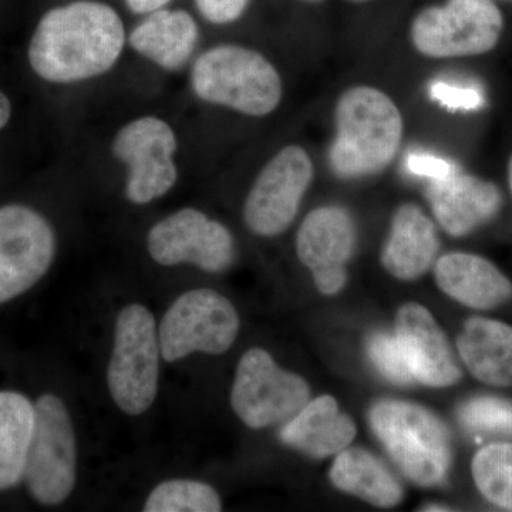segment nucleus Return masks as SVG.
<instances>
[{"label": "nucleus", "instance_id": "21", "mask_svg": "<svg viewBox=\"0 0 512 512\" xmlns=\"http://www.w3.org/2000/svg\"><path fill=\"white\" fill-rule=\"evenodd\" d=\"M457 349L477 380L512 387V326L494 319L471 318L458 336Z\"/></svg>", "mask_w": 512, "mask_h": 512}, {"label": "nucleus", "instance_id": "33", "mask_svg": "<svg viewBox=\"0 0 512 512\" xmlns=\"http://www.w3.org/2000/svg\"><path fill=\"white\" fill-rule=\"evenodd\" d=\"M423 511H450V508L443 507V505H429V508H423Z\"/></svg>", "mask_w": 512, "mask_h": 512}, {"label": "nucleus", "instance_id": "12", "mask_svg": "<svg viewBox=\"0 0 512 512\" xmlns=\"http://www.w3.org/2000/svg\"><path fill=\"white\" fill-rule=\"evenodd\" d=\"M57 232L36 208L0 207V305L15 301L47 275L57 255Z\"/></svg>", "mask_w": 512, "mask_h": 512}, {"label": "nucleus", "instance_id": "31", "mask_svg": "<svg viewBox=\"0 0 512 512\" xmlns=\"http://www.w3.org/2000/svg\"><path fill=\"white\" fill-rule=\"evenodd\" d=\"M127 8L136 15H150L163 8H167L173 0H124Z\"/></svg>", "mask_w": 512, "mask_h": 512}, {"label": "nucleus", "instance_id": "23", "mask_svg": "<svg viewBox=\"0 0 512 512\" xmlns=\"http://www.w3.org/2000/svg\"><path fill=\"white\" fill-rule=\"evenodd\" d=\"M35 421V402L15 390H0V493L23 484Z\"/></svg>", "mask_w": 512, "mask_h": 512}, {"label": "nucleus", "instance_id": "13", "mask_svg": "<svg viewBox=\"0 0 512 512\" xmlns=\"http://www.w3.org/2000/svg\"><path fill=\"white\" fill-rule=\"evenodd\" d=\"M315 168L301 146L279 150L258 174L244 202V222L256 237L275 238L291 227Z\"/></svg>", "mask_w": 512, "mask_h": 512}, {"label": "nucleus", "instance_id": "11", "mask_svg": "<svg viewBox=\"0 0 512 512\" xmlns=\"http://www.w3.org/2000/svg\"><path fill=\"white\" fill-rule=\"evenodd\" d=\"M503 13L493 0H447L421 10L410 26L417 52L431 59L478 56L497 46Z\"/></svg>", "mask_w": 512, "mask_h": 512}, {"label": "nucleus", "instance_id": "24", "mask_svg": "<svg viewBox=\"0 0 512 512\" xmlns=\"http://www.w3.org/2000/svg\"><path fill=\"white\" fill-rule=\"evenodd\" d=\"M224 503L217 488L194 477H171L148 491L141 510L146 512H218Z\"/></svg>", "mask_w": 512, "mask_h": 512}, {"label": "nucleus", "instance_id": "19", "mask_svg": "<svg viewBox=\"0 0 512 512\" xmlns=\"http://www.w3.org/2000/svg\"><path fill=\"white\" fill-rule=\"evenodd\" d=\"M434 275L441 291L478 311H490L512 298L507 276L483 256L464 252L441 256Z\"/></svg>", "mask_w": 512, "mask_h": 512}, {"label": "nucleus", "instance_id": "34", "mask_svg": "<svg viewBox=\"0 0 512 512\" xmlns=\"http://www.w3.org/2000/svg\"><path fill=\"white\" fill-rule=\"evenodd\" d=\"M508 181H510V188L512 192V157L510 160V164H508Z\"/></svg>", "mask_w": 512, "mask_h": 512}, {"label": "nucleus", "instance_id": "32", "mask_svg": "<svg viewBox=\"0 0 512 512\" xmlns=\"http://www.w3.org/2000/svg\"><path fill=\"white\" fill-rule=\"evenodd\" d=\"M12 119V101L0 90V131L8 126Z\"/></svg>", "mask_w": 512, "mask_h": 512}, {"label": "nucleus", "instance_id": "9", "mask_svg": "<svg viewBox=\"0 0 512 512\" xmlns=\"http://www.w3.org/2000/svg\"><path fill=\"white\" fill-rule=\"evenodd\" d=\"M173 126L158 116L128 121L114 134L111 154L126 167L124 197L136 207L153 204L174 190L180 178Z\"/></svg>", "mask_w": 512, "mask_h": 512}, {"label": "nucleus", "instance_id": "25", "mask_svg": "<svg viewBox=\"0 0 512 512\" xmlns=\"http://www.w3.org/2000/svg\"><path fill=\"white\" fill-rule=\"evenodd\" d=\"M471 471L478 490L491 504L512 511V443L481 448Z\"/></svg>", "mask_w": 512, "mask_h": 512}, {"label": "nucleus", "instance_id": "22", "mask_svg": "<svg viewBox=\"0 0 512 512\" xmlns=\"http://www.w3.org/2000/svg\"><path fill=\"white\" fill-rule=\"evenodd\" d=\"M329 477L338 490L376 507L392 508L403 500L400 481L382 460L363 448L340 451Z\"/></svg>", "mask_w": 512, "mask_h": 512}, {"label": "nucleus", "instance_id": "1", "mask_svg": "<svg viewBox=\"0 0 512 512\" xmlns=\"http://www.w3.org/2000/svg\"><path fill=\"white\" fill-rule=\"evenodd\" d=\"M126 43L116 9L99 0H74L42 16L30 39L28 59L45 82L77 84L111 72Z\"/></svg>", "mask_w": 512, "mask_h": 512}, {"label": "nucleus", "instance_id": "20", "mask_svg": "<svg viewBox=\"0 0 512 512\" xmlns=\"http://www.w3.org/2000/svg\"><path fill=\"white\" fill-rule=\"evenodd\" d=\"M439 248L434 222L416 204H404L394 214L380 261L394 278L414 281L429 271Z\"/></svg>", "mask_w": 512, "mask_h": 512}, {"label": "nucleus", "instance_id": "17", "mask_svg": "<svg viewBox=\"0 0 512 512\" xmlns=\"http://www.w3.org/2000/svg\"><path fill=\"white\" fill-rule=\"evenodd\" d=\"M200 28L184 9L163 8L146 19L127 36L131 49L165 72L183 70L197 49Z\"/></svg>", "mask_w": 512, "mask_h": 512}, {"label": "nucleus", "instance_id": "26", "mask_svg": "<svg viewBox=\"0 0 512 512\" xmlns=\"http://www.w3.org/2000/svg\"><path fill=\"white\" fill-rule=\"evenodd\" d=\"M458 420L471 431L512 436V402L498 397H476L458 409Z\"/></svg>", "mask_w": 512, "mask_h": 512}, {"label": "nucleus", "instance_id": "29", "mask_svg": "<svg viewBox=\"0 0 512 512\" xmlns=\"http://www.w3.org/2000/svg\"><path fill=\"white\" fill-rule=\"evenodd\" d=\"M195 8L211 25L225 26L237 22L247 12L251 0H194Z\"/></svg>", "mask_w": 512, "mask_h": 512}, {"label": "nucleus", "instance_id": "5", "mask_svg": "<svg viewBox=\"0 0 512 512\" xmlns=\"http://www.w3.org/2000/svg\"><path fill=\"white\" fill-rule=\"evenodd\" d=\"M370 426L394 463L421 487L443 484L450 471V433L433 412L416 403L380 400L369 412Z\"/></svg>", "mask_w": 512, "mask_h": 512}, {"label": "nucleus", "instance_id": "8", "mask_svg": "<svg viewBox=\"0 0 512 512\" xmlns=\"http://www.w3.org/2000/svg\"><path fill=\"white\" fill-rule=\"evenodd\" d=\"M146 251L161 268L190 266L211 275L227 272L238 255L231 229L195 207L178 208L154 222Z\"/></svg>", "mask_w": 512, "mask_h": 512}, {"label": "nucleus", "instance_id": "16", "mask_svg": "<svg viewBox=\"0 0 512 512\" xmlns=\"http://www.w3.org/2000/svg\"><path fill=\"white\" fill-rule=\"evenodd\" d=\"M427 200L437 222L451 237L476 231L493 220L503 204L497 185L460 170L431 181Z\"/></svg>", "mask_w": 512, "mask_h": 512}, {"label": "nucleus", "instance_id": "14", "mask_svg": "<svg viewBox=\"0 0 512 512\" xmlns=\"http://www.w3.org/2000/svg\"><path fill=\"white\" fill-rule=\"evenodd\" d=\"M356 247V225L345 208L328 205L309 212L296 235V254L312 272L323 295H336L346 284V264Z\"/></svg>", "mask_w": 512, "mask_h": 512}, {"label": "nucleus", "instance_id": "4", "mask_svg": "<svg viewBox=\"0 0 512 512\" xmlns=\"http://www.w3.org/2000/svg\"><path fill=\"white\" fill-rule=\"evenodd\" d=\"M190 86L198 100L251 117L274 113L284 97L274 64L258 50L232 43L210 47L195 59Z\"/></svg>", "mask_w": 512, "mask_h": 512}, {"label": "nucleus", "instance_id": "37", "mask_svg": "<svg viewBox=\"0 0 512 512\" xmlns=\"http://www.w3.org/2000/svg\"><path fill=\"white\" fill-rule=\"evenodd\" d=\"M511 2H512V0H511Z\"/></svg>", "mask_w": 512, "mask_h": 512}, {"label": "nucleus", "instance_id": "7", "mask_svg": "<svg viewBox=\"0 0 512 512\" xmlns=\"http://www.w3.org/2000/svg\"><path fill=\"white\" fill-rule=\"evenodd\" d=\"M241 318L217 289L190 288L175 296L158 319L161 357L167 366L194 356H221L237 342Z\"/></svg>", "mask_w": 512, "mask_h": 512}, {"label": "nucleus", "instance_id": "6", "mask_svg": "<svg viewBox=\"0 0 512 512\" xmlns=\"http://www.w3.org/2000/svg\"><path fill=\"white\" fill-rule=\"evenodd\" d=\"M36 421L23 484L36 504L60 507L79 483V436L66 400L46 392L35 400Z\"/></svg>", "mask_w": 512, "mask_h": 512}, {"label": "nucleus", "instance_id": "10", "mask_svg": "<svg viewBox=\"0 0 512 512\" xmlns=\"http://www.w3.org/2000/svg\"><path fill=\"white\" fill-rule=\"evenodd\" d=\"M309 400L308 382L279 366L268 350L252 348L239 359L229 403L232 412L248 429L281 426Z\"/></svg>", "mask_w": 512, "mask_h": 512}, {"label": "nucleus", "instance_id": "3", "mask_svg": "<svg viewBox=\"0 0 512 512\" xmlns=\"http://www.w3.org/2000/svg\"><path fill=\"white\" fill-rule=\"evenodd\" d=\"M163 365L156 313L140 301L121 306L111 329L106 365L107 392L121 414L141 417L153 409Z\"/></svg>", "mask_w": 512, "mask_h": 512}, {"label": "nucleus", "instance_id": "36", "mask_svg": "<svg viewBox=\"0 0 512 512\" xmlns=\"http://www.w3.org/2000/svg\"><path fill=\"white\" fill-rule=\"evenodd\" d=\"M309 2H318V0H309Z\"/></svg>", "mask_w": 512, "mask_h": 512}, {"label": "nucleus", "instance_id": "35", "mask_svg": "<svg viewBox=\"0 0 512 512\" xmlns=\"http://www.w3.org/2000/svg\"><path fill=\"white\" fill-rule=\"evenodd\" d=\"M350 2L363 3V2H369V0H350Z\"/></svg>", "mask_w": 512, "mask_h": 512}, {"label": "nucleus", "instance_id": "15", "mask_svg": "<svg viewBox=\"0 0 512 512\" xmlns=\"http://www.w3.org/2000/svg\"><path fill=\"white\" fill-rule=\"evenodd\" d=\"M396 339L414 382L430 387H448L461 379L453 350L429 309L406 303L396 316Z\"/></svg>", "mask_w": 512, "mask_h": 512}, {"label": "nucleus", "instance_id": "28", "mask_svg": "<svg viewBox=\"0 0 512 512\" xmlns=\"http://www.w3.org/2000/svg\"><path fill=\"white\" fill-rule=\"evenodd\" d=\"M431 97L451 110H477L483 106V94L471 87L451 86L437 82L431 86Z\"/></svg>", "mask_w": 512, "mask_h": 512}, {"label": "nucleus", "instance_id": "2", "mask_svg": "<svg viewBox=\"0 0 512 512\" xmlns=\"http://www.w3.org/2000/svg\"><path fill=\"white\" fill-rule=\"evenodd\" d=\"M330 167L340 178L369 177L389 167L399 151L403 119L396 103L375 87L356 86L339 97Z\"/></svg>", "mask_w": 512, "mask_h": 512}, {"label": "nucleus", "instance_id": "27", "mask_svg": "<svg viewBox=\"0 0 512 512\" xmlns=\"http://www.w3.org/2000/svg\"><path fill=\"white\" fill-rule=\"evenodd\" d=\"M367 353L384 379L400 386L414 382L396 336L384 332L373 333L367 340Z\"/></svg>", "mask_w": 512, "mask_h": 512}, {"label": "nucleus", "instance_id": "30", "mask_svg": "<svg viewBox=\"0 0 512 512\" xmlns=\"http://www.w3.org/2000/svg\"><path fill=\"white\" fill-rule=\"evenodd\" d=\"M407 167L414 175L430 178L431 181L443 180L458 170L456 165L429 154H412L407 158Z\"/></svg>", "mask_w": 512, "mask_h": 512}, {"label": "nucleus", "instance_id": "18", "mask_svg": "<svg viewBox=\"0 0 512 512\" xmlns=\"http://www.w3.org/2000/svg\"><path fill=\"white\" fill-rule=\"evenodd\" d=\"M279 440L311 458H326L350 446L356 436L355 421L339 410L332 396L309 400L295 416L281 424Z\"/></svg>", "mask_w": 512, "mask_h": 512}]
</instances>
